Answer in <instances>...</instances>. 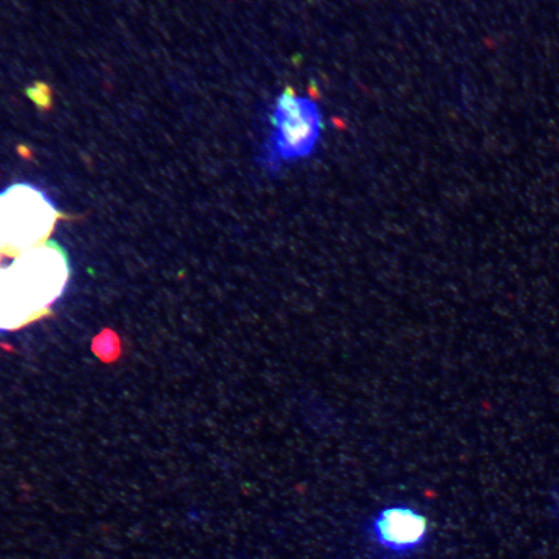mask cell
<instances>
[{"instance_id":"6da1fadb","label":"cell","mask_w":559,"mask_h":559,"mask_svg":"<svg viewBox=\"0 0 559 559\" xmlns=\"http://www.w3.org/2000/svg\"><path fill=\"white\" fill-rule=\"evenodd\" d=\"M69 277L68 255L51 240L0 267V331H16L45 317Z\"/></svg>"},{"instance_id":"7a4b0ae2","label":"cell","mask_w":559,"mask_h":559,"mask_svg":"<svg viewBox=\"0 0 559 559\" xmlns=\"http://www.w3.org/2000/svg\"><path fill=\"white\" fill-rule=\"evenodd\" d=\"M59 218V210L39 188L12 185L0 192V253L15 260L50 241Z\"/></svg>"},{"instance_id":"3957f363","label":"cell","mask_w":559,"mask_h":559,"mask_svg":"<svg viewBox=\"0 0 559 559\" xmlns=\"http://www.w3.org/2000/svg\"><path fill=\"white\" fill-rule=\"evenodd\" d=\"M272 134L264 159L270 167L309 157L319 143L323 121L318 105L286 88L271 115Z\"/></svg>"},{"instance_id":"277c9868","label":"cell","mask_w":559,"mask_h":559,"mask_svg":"<svg viewBox=\"0 0 559 559\" xmlns=\"http://www.w3.org/2000/svg\"><path fill=\"white\" fill-rule=\"evenodd\" d=\"M429 521L408 506L383 508L372 522L373 539L391 555L405 556L421 548L429 536Z\"/></svg>"},{"instance_id":"5b68a950","label":"cell","mask_w":559,"mask_h":559,"mask_svg":"<svg viewBox=\"0 0 559 559\" xmlns=\"http://www.w3.org/2000/svg\"><path fill=\"white\" fill-rule=\"evenodd\" d=\"M0 255H2V253H0Z\"/></svg>"}]
</instances>
